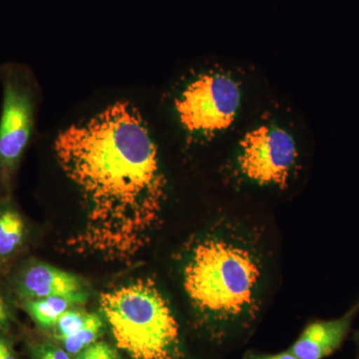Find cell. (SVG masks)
<instances>
[{"label":"cell","mask_w":359,"mask_h":359,"mask_svg":"<svg viewBox=\"0 0 359 359\" xmlns=\"http://www.w3.org/2000/svg\"><path fill=\"white\" fill-rule=\"evenodd\" d=\"M103 325V320L100 316L90 313L86 325L79 332L62 340L66 351L72 354L81 353L86 347L96 342L102 332Z\"/></svg>","instance_id":"cell-11"},{"label":"cell","mask_w":359,"mask_h":359,"mask_svg":"<svg viewBox=\"0 0 359 359\" xmlns=\"http://www.w3.org/2000/svg\"><path fill=\"white\" fill-rule=\"evenodd\" d=\"M358 309L359 302L341 318L309 323L290 347V351L299 359L327 358L344 344Z\"/></svg>","instance_id":"cell-8"},{"label":"cell","mask_w":359,"mask_h":359,"mask_svg":"<svg viewBox=\"0 0 359 359\" xmlns=\"http://www.w3.org/2000/svg\"><path fill=\"white\" fill-rule=\"evenodd\" d=\"M182 287L201 325L216 337L248 327L263 304L266 263L256 238L219 222L182 254Z\"/></svg>","instance_id":"cell-2"},{"label":"cell","mask_w":359,"mask_h":359,"mask_svg":"<svg viewBox=\"0 0 359 359\" xmlns=\"http://www.w3.org/2000/svg\"><path fill=\"white\" fill-rule=\"evenodd\" d=\"M245 359H299L290 349L275 354L257 353L249 351Z\"/></svg>","instance_id":"cell-14"},{"label":"cell","mask_w":359,"mask_h":359,"mask_svg":"<svg viewBox=\"0 0 359 359\" xmlns=\"http://www.w3.org/2000/svg\"><path fill=\"white\" fill-rule=\"evenodd\" d=\"M241 102L238 85L222 74L198 78L177 100L181 122L191 132L214 134L228 128Z\"/></svg>","instance_id":"cell-6"},{"label":"cell","mask_w":359,"mask_h":359,"mask_svg":"<svg viewBox=\"0 0 359 359\" xmlns=\"http://www.w3.org/2000/svg\"><path fill=\"white\" fill-rule=\"evenodd\" d=\"M11 320V309L4 295L0 294V330L6 327Z\"/></svg>","instance_id":"cell-15"},{"label":"cell","mask_w":359,"mask_h":359,"mask_svg":"<svg viewBox=\"0 0 359 359\" xmlns=\"http://www.w3.org/2000/svg\"><path fill=\"white\" fill-rule=\"evenodd\" d=\"M297 159L292 137L282 128L264 125L250 131L241 142L238 167L252 183L283 188L294 173Z\"/></svg>","instance_id":"cell-5"},{"label":"cell","mask_w":359,"mask_h":359,"mask_svg":"<svg viewBox=\"0 0 359 359\" xmlns=\"http://www.w3.org/2000/svg\"><path fill=\"white\" fill-rule=\"evenodd\" d=\"M32 320L39 327L53 330L60 316L74 306L72 302L63 297H49L20 302Z\"/></svg>","instance_id":"cell-10"},{"label":"cell","mask_w":359,"mask_h":359,"mask_svg":"<svg viewBox=\"0 0 359 359\" xmlns=\"http://www.w3.org/2000/svg\"><path fill=\"white\" fill-rule=\"evenodd\" d=\"M75 359H118L114 349L105 342H94L78 354Z\"/></svg>","instance_id":"cell-13"},{"label":"cell","mask_w":359,"mask_h":359,"mask_svg":"<svg viewBox=\"0 0 359 359\" xmlns=\"http://www.w3.org/2000/svg\"><path fill=\"white\" fill-rule=\"evenodd\" d=\"M100 306L116 346L132 359H184L178 320L153 280L107 290Z\"/></svg>","instance_id":"cell-3"},{"label":"cell","mask_w":359,"mask_h":359,"mask_svg":"<svg viewBox=\"0 0 359 359\" xmlns=\"http://www.w3.org/2000/svg\"><path fill=\"white\" fill-rule=\"evenodd\" d=\"M27 224L11 198L0 199V266L8 263L22 250Z\"/></svg>","instance_id":"cell-9"},{"label":"cell","mask_w":359,"mask_h":359,"mask_svg":"<svg viewBox=\"0 0 359 359\" xmlns=\"http://www.w3.org/2000/svg\"><path fill=\"white\" fill-rule=\"evenodd\" d=\"M90 313L82 309H69L59 318L53 327L56 339L65 340L66 337L76 334L86 325Z\"/></svg>","instance_id":"cell-12"},{"label":"cell","mask_w":359,"mask_h":359,"mask_svg":"<svg viewBox=\"0 0 359 359\" xmlns=\"http://www.w3.org/2000/svg\"><path fill=\"white\" fill-rule=\"evenodd\" d=\"M0 359H18L11 344L1 337H0Z\"/></svg>","instance_id":"cell-16"},{"label":"cell","mask_w":359,"mask_h":359,"mask_svg":"<svg viewBox=\"0 0 359 359\" xmlns=\"http://www.w3.org/2000/svg\"><path fill=\"white\" fill-rule=\"evenodd\" d=\"M0 199L11 198L16 175L34 135L40 88L29 67L6 63L0 67Z\"/></svg>","instance_id":"cell-4"},{"label":"cell","mask_w":359,"mask_h":359,"mask_svg":"<svg viewBox=\"0 0 359 359\" xmlns=\"http://www.w3.org/2000/svg\"><path fill=\"white\" fill-rule=\"evenodd\" d=\"M55 152L77 186L85 223L69 244L77 252L129 263L159 224L166 180L138 111L118 102L59 135Z\"/></svg>","instance_id":"cell-1"},{"label":"cell","mask_w":359,"mask_h":359,"mask_svg":"<svg viewBox=\"0 0 359 359\" xmlns=\"http://www.w3.org/2000/svg\"><path fill=\"white\" fill-rule=\"evenodd\" d=\"M13 287L20 302L58 297L77 306L89 297L86 285L77 276L43 263L26 264L14 278Z\"/></svg>","instance_id":"cell-7"},{"label":"cell","mask_w":359,"mask_h":359,"mask_svg":"<svg viewBox=\"0 0 359 359\" xmlns=\"http://www.w3.org/2000/svg\"><path fill=\"white\" fill-rule=\"evenodd\" d=\"M36 359H53L50 353H49L48 347H43L37 353Z\"/></svg>","instance_id":"cell-17"}]
</instances>
